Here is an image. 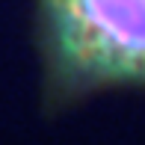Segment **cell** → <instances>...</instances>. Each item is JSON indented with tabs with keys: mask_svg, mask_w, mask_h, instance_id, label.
Instances as JSON below:
<instances>
[{
	"mask_svg": "<svg viewBox=\"0 0 145 145\" xmlns=\"http://www.w3.org/2000/svg\"><path fill=\"white\" fill-rule=\"evenodd\" d=\"M59 92L145 83V0H39Z\"/></svg>",
	"mask_w": 145,
	"mask_h": 145,
	"instance_id": "6da1fadb",
	"label": "cell"
}]
</instances>
